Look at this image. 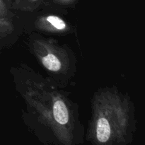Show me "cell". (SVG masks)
<instances>
[{"label": "cell", "mask_w": 145, "mask_h": 145, "mask_svg": "<svg viewBox=\"0 0 145 145\" xmlns=\"http://www.w3.org/2000/svg\"><path fill=\"white\" fill-rule=\"evenodd\" d=\"M42 63L47 69L52 72H57L61 67L60 61L52 54H48L47 56L42 58Z\"/></svg>", "instance_id": "cell-3"}, {"label": "cell", "mask_w": 145, "mask_h": 145, "mask_svg": "<svg viewBox=\"0 0 145 145\" xmlns=\"http://www.w3.org/2000/svg\"><path fill=\"white\" fill-rule=\"evenodd\" d=\"M55 120L60 125H65L69 121V113L66 105L62 101H57L53 106Z\"/></svg>", "instance_id": "cell-2"}, {"label": "cell", "mask_w": 145, "mask_h": 145, "mask_svg": "<svg viewBox=\"0 0 145 145\" xmlns=\"http://www.w3.org/2000/svg\"><path fill=\"white\" fill-rule=\"evenodd\" d=\"M47 21L52 24L54 27L59 30L65 29L66 27V24H65V21L59 18V17L55 16H50L47 17Z\"/></svg>", "instance_id": "cell-4"}, {"label": "cell", "mask_w": 145, "mask_h": 145, "mask_svg": "<svg viewBox=\"0 0 145 145\" xmlns=\"http://www.w3.org/2000/svg\"><path fill=\"white\" fill-rule=\"evenodd\" d=\"M96 140L99 145H110L111 141L112 130L108 120L105 118L98 120L96 127Z\"/></svg>", "instance_id": "cell-1"}]
</instances>
